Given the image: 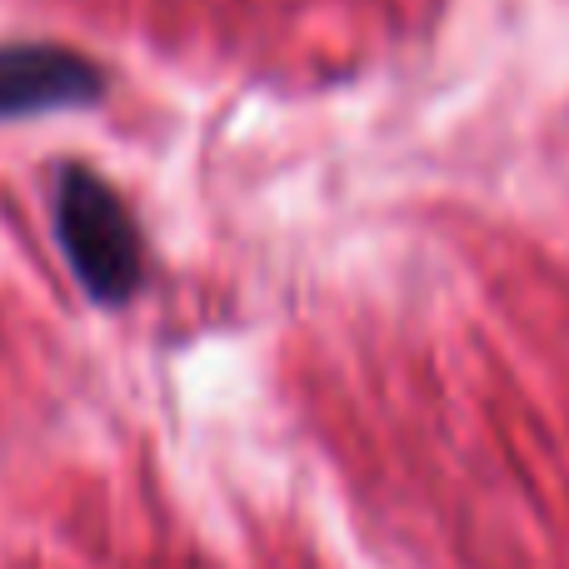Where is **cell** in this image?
Instances as JSON below:
<instances>
[{"label":"cell","instance_id":"cell-1","mask_svg":"<svg viewBox=\"0 0 569 569\" xmlns=\"http://www.w3.org/2000/svg\"><path fill=\"white\" fill-rule=\"evenodd\" d=\"M56 236L66 250L76 280L86 284L90 300L126 305L140 284V236L126 200L86 166L60 170L56 186Z\"/></svg>","mask_w":569,"mask_h":569},{"label":"cell","instance_id":"cell-2","mask_svg":"<svg viewBox=\"0 0 569 569\" xmlns=\"http://www.w3.org/2000/svg\"><path fill=\"white\" fill-rule=\"evenodd\" d=\"M106 96L96 60L66 46H0V120L90 106Z\"/></svg>","mask_w":569,"mask_h":569}]
</instances>
